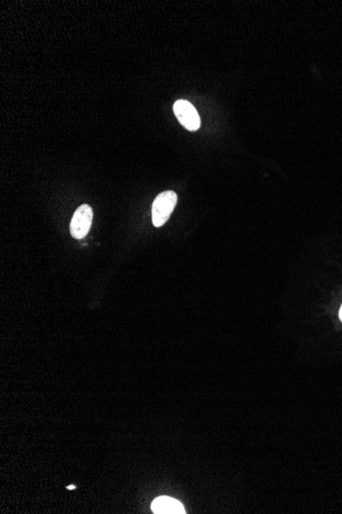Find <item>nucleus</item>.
<instances>
[{
	"label": "nucleus",
	"mask_w": 342,
	"mask_h": 514,
	"mask_svg": "<svg viewBox=\"0 0 342 514\" xmlns=\"http://www.w3.org/2000/svg\"><path fill=\"white\" fill-rule=\"evenodd\" d=\"M178 203V195L173 191H165L155 199L152 207V222L161 227L167 222Z\"/></svg>",
	"instance_id": "nucleus-1"
},
{
	"label": "nucleus",
	"mask_w": 342,
	"mask_h": 514,
	"mask_svg": "<svg viewBox=\"0 0 342 514\" xmlns=\"http://www.w3.org/2000/svg\"><path fill=\"white\" fill-rule=\"evenodd\" d=\"M173 111L176 118L188 131H197L201 125L198 112L190 102L178 100L174 103Z\"/></svg>",
	"instance_id": "nucleus-2"
},
{
	"label": "nucleus",
	"mask_w": 342,
	"mask_h": 514,
	"mask_svg": "<svg viewBox=\"0 0 342 514\" xmlns=\"http://www.w3.org/2000/svg\"><path fill=\"white\" fill-rule=\"evenodd\" d=\"M339 318H341V320L342 322V306H341V310H339Z\"/></svg>",
	"instance_id": "nucleus-5"
},
{
	"label": "nucleus",
	"mask_w": 342,
	"mask_h": 514,
	"mask_svg": "<svg viewBox=\"0 0 342 514\" xmlns=\"http://www.w3.org/2000/svg\"><path fill=\"white\" fill-rule=\"evenodd\" d=\"M68 488H69V490H74V488H75V486H68Z\"/></svg>",
	"instance_id": "nucleus-6"
},
{
	"label": "nucleus",
	"mask_w": 342,
	"mask_h": 514,
	"mask_svg": "<svg viewBox=\"0 0 342 514\" xmlns=\"http://www.w3.org/2000/svg\"><path fill=\"white\" fill-rule=\"evenodd\" d=\"M93 216V210L88 205H80L76 210L70 225V231L74 239H82L86 237L91 229Z\"/></svg>",
	"instance_id": "nucleus-3"
},
{
	"label": "nucleus",
	"mask_w": 342,
	"mask_h": 514,
	"mask_svg": "<svg viewBox=\"0 0 342 514\" xmlns=\"http://www.w3.org/2000/svg\"><path fill=\"white\" fill-rule=\"evenodd\" d=\"M152 511L156 514H184V506L180 501L169 497H159L153 501Z\"/></svg>",
	"instance_id": "nucleus-4"
}]
</instances>
